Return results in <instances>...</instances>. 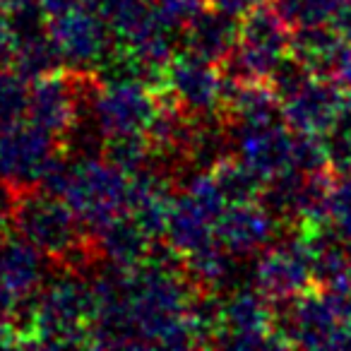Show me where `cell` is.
I'll use <instances>...</instances> for the list:
<instances>
[{
  "label": "cell",
  "mask_w": 351,
  "mask_h": 351,
  "mask_svg": "<svg viewBox=\"0 0 351 351\" xmlns=\"http://www.w3.org/2000/svg\"><path fill=\"white\" fill-rule=\"evenodd\" d=\"M210 3H212V8L226 12V15L243 17V15H248V12H253L255 8L265 5L267 0H210Z\"/></svg>",
  "instance_id": "obj_33"
},
{
  "label": "cell",
  "mask_w": 351,
  "mask_h": 351,
  "mask_svg": "<svg viewBox=\"0 0 351 351\" xmlns=\"http://www.w3.org/2000/svg\"><path fill=\"white\" fill-rule=\"evenodd\" d=\"M17 51V32L10 17H0V73L15 63Z\"/></svg>",
  "instance_id": "obj_31"
},
{
  "label": "cell",
  "mask_w": 351,
  "mask_h": 351,
  "mask_svg": "<svg viewBox=\"0 0 351 351\" xmlns=\"http://www.w3.org/2000/svg\"><path fill=\"white\" fill-rule=\"evenodd\" d=\"M0 10L10 17L17 34H27L44 27V8L41 0H0Z\"/></svg>",
  "instance_id": "obj_29"
},
{
  "label": "cell",
  "mask_w": 351,
  "mask_h": 351,
  "mask_svg": "<svg viewBox=\"0 0 351 351\" xmlns=\"http://www.w3.org/2000/svg\"><path fill=\"white\" fill-rule=\"evenodd\" d=\"M226 80L219 65L188 53H176L164 75L161 92L191 116H215L224 101Z\"/></svg>",
  "instance_id": "obj_10"
},
{
  "label": "cell",
  "mask_w": 351,
  "mask_h": 351,
  "mask_svg": "<svg viewBox=\"0 0 351 351\" xmlns=\"http://www.w3.org/2000/svg\"><path fill=\"white\" fill-rule=\"evenodd\" d=\"M219 113L229 125L279 121L282 118V99L267 80H243V82L226 80L224 101H221Z\"/></svg>",
  "instance_id": "obj_15"
},
{
  "label": "cell",
  "mask_w": 351,
  "mask_h": 351,
  "mask_svg": "<svg viewBox=\"0 0 351 351\" xmlns=\"http://www.w3.org/2000/svg\"><path fill=\"white\" fill-rule=\"evenodd\" d=\"M104 159L116 169L125 171L128 176L137 173L140 169L152 164V147L145 132H125V135H111L104 142Z\"/></svg>",
  "instance_id": "obj_25"
},
{
  "label": "cell",
  "mask_w": 351,
  "mask_h": 351,
  "mask_svg": "<svg viewBox=\"0 0 351 351\" xmlns=\"http://www.w3.org/2000/svg\"><path fill=\"white\" fill-rule=\"evenodd\" d=\"M217 346L224 349H287L277 335L274 306L258 289H231L221 306V335Z\"/></svg>",
  "instance_id": "obj_7"
},
{
  "label": "cell",
  "mask_w": 351,
  "mask_h": 351,
  "mask_svg": "<svg viewBox=\"0 0 351 351\" xmlns=\"http://www.w3.org/2000/svg\"><path fill=\"white\" fill-rule=\"evenodd\" d=\"M15 73L22 75L27 82L44 77V75L63 70V56H60L56 41L51 39L49 27L17 34V51H15Z\"/></svg>",
  "instance_id": "obj_22"
},
{
  "label": "cell",
  "mask_w": 351,
  "mask_h": 351,
  "mask_svg": "<svg viewBox=\"0 0 351 351\" xmlns=\"http://www.w3.org/2000/svg\"><path fill=\"white\" fill-rule=\"evenodd\" d=\"M210 171H212V176H215V181L219 183L221 193H224L229 205H236V202H253L263 197L267 178L260 176L258 171L245 164L243 159H239L234 152L221 156Z\"/></svg>",
  "instance_id": "obj_23"
},
{
  "label": "cell",
  "mask_w": 351,
  "mask_h": 351,
  "mask_svg": "<svg viewBox=\"0 0 351 351\" xmlns=\"http://www.w3.org/2000/svg\"><path fill=\"white\" fill-rule=\"evenodd\" d=\"M315 284L308 248L298 231H289V239L263 250L253 267V287L272 306H284L303 296Z\"/></svg>",
  "instance_id": "obj_8"
},
{
  "label": "cell",
  "mask_w": 351,
  "mask_h": 351,
  "mask_svg": "<svg viewBox=\"0 0 351 351\" xmlns=\"http://www.w3.org/2000/svg\"><path fill=\"white\" fill-rule=\"evenodd\" d=\"M87 3L89 0H41V8H44L46 17H58L77 10V8H84Z\"/></svg>",
  "instance_id": "obj_34"
},
{
  "label": "cell",
  "mask_w": 351,
  "mask_h": 351,
  "mask_svg": "<svg viewBox=\"0 0 351 351\" xmlns=\"http://www.w3.org/2000/svg\"><path fill=\"white\" fill-rule=\"evenodd\" d=\"M161 106V94L137 80H101L89 101V118L106 137L145 132Z\"/></svg>",
  "instance_id": "obj_6"
},
{
  "label": "cell",
  "mask_w": 351,
  "mask_h": 351,
  "mask_svg": "<svg viewBox=\"0 0 351 351\" xmlns=\"http://www.w3.org/2000/svg\"><path fill=\"white\" fill-rule=\"evenodd\" d=\"M344 36L337 32L335 25H313L291 29L289 41V56L296 58L303 68H308L313 75L330 77L332 65L344 46Z\"/></svg>",
  "instance_id": "obj_20"
},
{
  "label": "cell",
  "mask_w": 351,
  "mask_h": 351,
  "mask_svg": "<svg viewBox=\"0 0 351 351\" xmlns=\"http://www.w3.org/2000/svg\"><path fill=\"white\" fill-rule=\"evenodd\" d=\"M49 34L58 46L63 63L82 73H99L116 51L111 29L89 5L51 17Z\"/></svg>",
  "instance_id": "obj_9"
},
{
  "label": "cell",
  "mask_w": 351,
  "mask_h": 351,
  "mask_svg": "<svg viewBox=\"0 0 351 351\" xmlns=\"http://www.w3.org/2000/svg\"><path fill=\"white\" fill-rule=\"evenodd\" d=\"M236 255H231L224 245L215 243L188 253L181 258V269L195 291L202 293H224L226 289H236Z\"/></svg>",
  "instance_id": "obj_19"
},
{
  "label": "cell",
  "mask_w": 351,
  "mask_h": 351,
  "mask_svg": "<svg viewBox=\"0 0 351 351\" xmlns=\"http://www.w3.org/2000/svg\"><path fill=\"white\" fill-rule=\"evenodd\" d=\"M94 248L99 260L118 269H137L149 260L156 239L149 236L130 215L104 224L101 229L92 231Z\"/></svg>",
  "instance_id": "obj_14"
},
{
  "label": "cell",
  "mask_w": 351,
  "mask_h": 351,
  "mask_svg": "<svg viewBox=\"0 0 351 351\" xmlns=\"http://www.w3.org/2000/svg\"><path fill=\"white\" fill-rule=\"evenodd\" d=\"M282 221L260 200L229 205L217 219V243L224 245L236 258H248L269 248L279 234Z\"/></svg>",
  "instance_id": "obj_13"
},
{
  "label": "cell",
  "mask_w": 351,
  "mask_h": 351,
  "mask_svg": "<svg viewBox=\"0 0 351 351\" xmlns=\"http://www.w3.org/2000/svg\"><path fill=\"white\" fill-rule=\"evenodd\" d=\"M346 92L330 77L311 75L301 87L282 99V118L293 132L327 135L344 106Z\"/></svg>",
  "instance_id": "obj_11"
},
{
  "label": "cell",
  "mask_w": 351,
  "mask_h": 351,
  "mask_svg": "<svg viewBox=\"0 0 351 351\" xmlns=\"http://www.w3.org/2000/svg\"><path fill=\"white\" fill-rule=\"evenodd\" d=\"M60 197L92 234L108 221L128 215L130 176L108 164L104 156L73 159V173Z\"/></svg>",
  "instance_id": "obj_3"
},
{
  "label": "cell",
  "mask_w": 351,
  "mask_h": 351,
  "mask_svg": "<svg viewBox=\"0 0 351 351\" xmlns=\"http://www.w3.org/2000/svg\"><path fill=\"white\" fill-rule=\"evenodd\" d=\"M239 44V25L236 17L217 10H202L183 27V51L221 65Z\"/></svg>",
  "instance_id": "obj_17"
},
{
  "label": "cell",
  "mask_w": 351,
  "mask_h": 351,
  "mask_svg": "<svg viewBox=\"0 0 351 351\" xmlns=\"http://www.w3.org/2000/svg\"><path fill=\"white\" fill-rule=\"evenodd\" d=\"M330 224L351 245V173H335L330 195Z\"/></svg>",
  "instance_id": "obj_28"
},
{
  "label": "cell",
  "mask_w": 351,
  "mask_h": 351,
  "mask_svg": "<svg viewBox=\"0 0 351 351\" xmlns=\"http://www.w3.org/2000/svg\"><path fill=\"white\" fill-rule=\"evenodd\" d=\"M60 154V140L32 121H20L0 130V181L10 191L25 193L41 188L46 169Z\"/></svg>",
  "instance_id": "obj_5"
},
{
  "label": "cell",
  "mask_w": 351,
  "mask_h": 351,
  "mask_svg": "<svg viewBox=\"0 0 351 351\" xmlns=\"http://www.w3.org/2000/svg\"><path fill=\"white\" fill-rule=\"evenodd\" d=\"M332 25L337 27V32H339L344 39L351 41V0H344L339 15H337V20L332 22Z\"/></svg>",
  "instance_id": "obj_35"
},
{
  "label": "cell",
  "mask_w": 351,
  "mask_h": 351,
  "mask_svg": "<svg viewBox=\"0 0 351 351\" xmlns=\"http://www.w3.org/2000/svg\"><path fill=\"white\" fill-rule=\"evenodd\" d=\"M215 226H217L215 217L207 215L186 191H181L176 193L173 205H171L164 241L183 258V255L195 253V250L215 243L217 241Z\"/></svg>",
  "instance_id": "obj_18"
},
{
  "label": "cell",
  "mask_w": 351,
  "mask_h": 351,
  "mask_svg": "<svg viewBox=\"0 0 351 351\" xmlns=\"http://www.w3.org/2000/svg\"><path fill=\"white\" fill-rule=\"evenodd\" d=\"M291 32L274 8H255L241 17L239 44L234 53L219 65L231 82L243 80H269L289 56Z\"/></svg>",
  "instance_id": "obj_4"
},
{
  "label": "cell",
  "mask_w": 351,
  "mask_h": 351,
  "mask_svg": "<svg viewBox=\"0 0 351 351\" xmlns=\"http://www.w3.org/2000/svg\"><path fill=\"white\" fill-rule=\"evenodd\" d=\"M29 104V84L22 75L0 73V130L25 121Z\"/></svg>",
  "instance_id": "obj_26"
},
{
  "label": "cell",
  "mask_w": 351,
  "mask_h": 351,
  "mask_svg": "<svg viewBox=\"0 0 351 351\" xmlns=\"http://www.w3.org/2000/svg\"><path fill=\"white\" fill-rule=\"evenodd\" d=\"M229 135L231 152L265 178L293 169V130L284 121L229 125Z\"/></svg>",
  "instance_id": "obj_12"
},
{
  "label": "cell",
  "mask_w": 351,
  "mask_h": 351,
  "mask_svg": "<svg viewBox=\"0 0 351 351\" xmlns=\"http://www.w3.org/2000/svg\"><path fill=\"white\" fill-rule=\"evenodd\" d=\"M344 0H272V8L279 12L289 29L313 25H332L339 15Z\"/></svg>",
  "instance_id": "obj_24"
},
{
  "label": "cell",
  "mask_w": 351,
  "mask_h": 351,
  "mask_svg": "<svg viewBox=\"0 0 351 351\" xmlns=\"http://www.w3.org/2000/svg\"><path fill=\"white\" fill-rule=\"evenodd\" d=\"M210 0H152V5L176 27H186L195 15H200Z\"/></svg>",
  "instance_id": "obj_30"
},
{
  "label": "cell",
  "mask_w": 351,
  "mask_h": 351,
  "mask_svg": "<svg viewBox=\"0 0 351 351\" xmlns=\"http://www.w3.org/2000/svg\"><path fill=\"white\" fill-rule=\"evenodd\" d=\"M92 317V277L87 272L53 267L34 296V322L27 346H87Z\"/></svg>",
  "instance_id": "obj_2"
},
{
  "label": "cell",
  "mask_w": 351,
  "mask_h": 351,
  "mask_svg": "<svg viewBox=\"0 0 351 351\" xmlns=\"http://www.w3.org/2000/svg\"><path fill=\"white\" fill-rule=\"evenodd\" d=\"M293 169L306 173L330 169V149L325 135L293 132Z\"/></svg>",
  "instance_id": "obj_27"
},
{
  "label": "cell",
  "mask_w": 351,
  "mask_h": 351,
  "mask_svg": "<svg viewBox=\"0 0 351 351\" xmlns=\"http://www.w3.org/2000/svg\"><path fill=\"white\" fill-rule=\"evenodd\" d=\"M10 217L17 234L39 248L56 267L89 274L101 263L92 234L84 229L63 197L44 188L17 193Z\"/></svg>",
  "instance_id": "obj_1"
},
{
  "label": "cell",
  "mask_w": 351,
  "mask_h": 351,
  "mask_svg": "<svg viewBox=\"0 0 351 351\" xmlns=\"http://www.w3.org/2000/svg\"><path fill=\"white\" fill-rule=\"evenodd\" d=\"M56 265L29 241L5 239L0 245V287H5L15 296H34L46 279L51 277Z\"/></svg>",
  "instance_id": "obj_16"
},
{
  "label": "cell",
  "mask_w": 351,
  "mask_h": 351,
  "mask_svg": "<svg viewBox=\"0 0 351 351\" xmlns=\"http://www.w3.org/2000/svg\"><path fill=\"white\" fill-rule=\"evenodd\" d=\"M330 80L339 84L344 92H351V41L349 39L344 41V46H341L335 65H332Z\"/></svg>",
  "instance_id": "obj_32"
},
{
  "label": "cell",
  "mask_w": 351,
  "mask_h": 351,
  "mask_svg": "<svg viewBox=\"0 0 351 351\" xmlns=\"http://www.w3.org/2000/svg\"><path fill=\"white\" fill-rule=\"evenodd\" d=\"M87 5L106 22L118 46L140 36L156 15V8L147 5V0H89Z\"/></svg>",
  "instance_id": "obj_21"
}]
</instances>
